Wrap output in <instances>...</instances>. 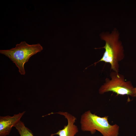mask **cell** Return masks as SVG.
Returning a JSON list of instances; mask_svg holds the SVG:
<instances>
[{"mask_svg": "<svg viewBox=\"0 0 136 136\" xmlns=\"http://www.w3.org/2000/svg\"><path fill=\"white\" fill-rule=\"evenodd\" d=\"M100 36L101 39L105 41V45L102 47L94 49L104 48L105 50L101 58L93 64L95 66L97 63L100 61L108 63L111 65V70L119 72V62L123 59L124 54L123 45L119 40L118 31L114 29L111 33H103Z\"/></svg>", "mask_w": 136, "mask_h": 136, "instance_id": "1", "label": "cell"}, {"mask_svg": "<svg viewBox=\"0 0 136 136\" xmlns=\"http://www.w3.org/2000/svg\"><path fill=\"white\" fill-rule=\"evenodd\" d=\"M108 117V116L101 117L92 114L90 110L86 111L81 117V130L89 131L92 134L97 131L103 136H118L119 126L116 124H110Z\"/></svg>", "mask_w": 136, "mask_h": 136, "instance_id": "2", "label": "cell"}, {"mask_svg": "<svg viewBox=\"0 0 136 136\" xmlns=\"http://www.w3.org/2000/svg\"><path fill=\"white\" fill-rule=\"evenodd\" d=\"M43 47L39 43L30 45L25 41L17 44L15 47L8 50H1L0 53L8 57L15 64L21 75H24L25 64L30 58L41 52Z\"/></svg>", "mask_w": 136, "mask_h": 136, "instance_id": "3", "label": "cell"}, {"mask_svg": "<svg viewBox=\"0 0 136 136\" xmlns=\"http://www.w3.org/2000/svg\"><path fill=\"white\" fill-rule=\"evenodd\" d=\"M111 79L106 78L105 82L99 90L101 94L109 91L116 93L117 95H127L132 97L136 96L135 87H134L130 81H126L124 76L119 72L113 71L110 75Z\"/></svg>", "mask_w": 136, "mask_h": 136, "instance_id": "4", "label": "cell"}, {"mask_svg": "<svg viewBox=\"0 0 136 136\" xmlns=\"http://www.w3.org/2000/svg\"><path fill=\"white\" fill-rule=\"evenodd\" d=\"M56 113L64 116L67 119L68 123L66 125L64 126L62 129L59 130L56 133L53 134L54 135H56L59 136H75L79 131L77 126L74 124L76 120V118L66 112L51 113L47 115Z\"/></svg>", "mask_w": 136, "mask_h": 136, "instance_id": "5", "label": "cell"}, {"mask_svg": "<svg viewBox=\"0 0 136 136\" xmlns=\"http://www.w3.org/2000/svg\"><path fill=\"white\" fill-rule=\"evenodd\" d=\"M25 112L24 111L15 114L12 116L9 115L0 117V136L9 135L12 128L18 123Z\"/></svg>", "mask_w": 136, "mask_h": 136, "instance_id": "6", "label": "cell"}, {"mask_svg": "<svg viewBox=\"0 0 136 136\" xmlns=\"http://www.w3.org/2000/svg\"><path fill=\"white\" fill-rule=\"evenodd\" d=\"M14 127L17 130L20 136H34L31 131L26 127L24 123L21 121ZM53 135V134L50 135V136Z\"/></svg>", "mask_w": 136, "mask_h": 136, "instance_id": "7", "label": "cell"}, {"mask_svg": "<svg viewBox=\"0 0 136 136\" xmlns=\"http://www.w3.org/2000/svg\"><path fill=\"white\" fill-rule=\"evenodd\" d=\"M135 91H136V87H135Z\"/></svg>", "mask_w": 136, "mask_h": 136, "instance_id": "8", "label": "cell"}]
</instances>
